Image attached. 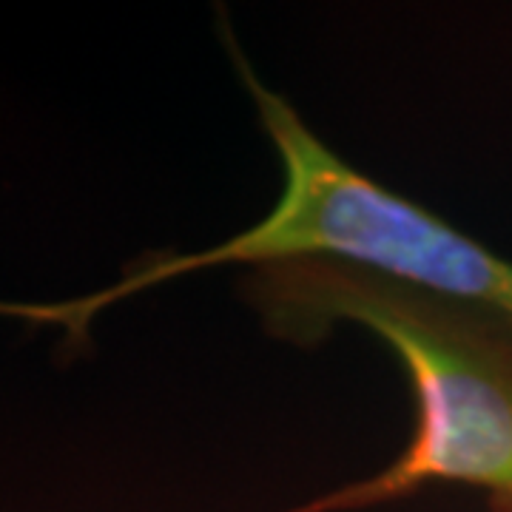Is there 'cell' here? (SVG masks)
Instances as JSON below:
<instances>
[{"instance_id": "obj_1", "label": "cell", "mask_w": 512, "mask_h": 512, "mask_svg": "<svg viewBox=\"0 0 512 512\" xmlns=\"http://www.w3.org/2000/svg\"><path fill=\"white\" fill-rule=\"evenodd\" d=\"M248 305L271 336L311 348L336 325H353L402 362L416 427L376 476L282 512H359L461 484L484 493L490 512H512V330L484 313L353 265L291 259L251 268Z\"/></svg>"}, {"instance_id": "obj_2", "label": "cell", "mask_w": 512, "mask_h": 512, "mask_svg": "<svg viewBox=\"0 0 512 512\" xmlns=\"http://www.w3.org/2000/svg\"><path fill=\"white\" fill-rule=\"evenodd\" d=\"M225 43L282 168L279 194L234 237L197 251L140 259L106 291L111 305L197 271L231 265L251 271L291 259H322L433 293L512 330L510 256L348 163L285 94L262 83L228 32Z\"/></svg>"}]
</instances>
